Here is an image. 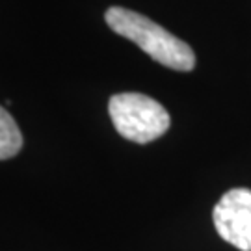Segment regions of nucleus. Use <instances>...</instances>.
<instances>
[{"label":"nucleus","mask_w":251,"mask_h":251,"mask_svg":"<svg viewBox=\"0 0 251 251\" xmlns=\"http://www.w3.org/2000/svg\"><path fill=\"white\" fill-rule=\"evenodd\" d=\"M104 21L117 36L136 43L145 54H149L154 62L164 67L175 71H192L196 67V54L192 47L142 13L112 6L106 9Z\"/></svg>","instance_id":"f257e3e1"},{"label":"nucleus","mask_w":251,"mask_h":251,"mask_svg":"<svg viewBox=\"0 0 251 251\" xmlns=\"http://www.w3.org/2000/svg\"><path fill=\"white\" fill-rule=\"evenodd\" d=\"M108 112L116 130L125 140L149 144L168 132L170 114L158 100L144 93H117L110 97Z\"/></svg>","instance_id":"f03ea898"},{"label":"nucleus","mask_w":251,"mask_h":251,"mask_svg":"<svg viewBox=\"0 0 251 251\" xmlns=\"http://www.w3.org/2000/svg\"><path fill=\"white\" fill-rule=\"evenodd\" d=\"M218 234L240 251H251V190L233 188L224 194L212 212Z\"/></svg>","instance_id":"7ed1b4c3"},{"label":"nucleus","mask_w":251,"mask_h":251,"mask_svg":"<svg viewBox=\"0 0 251 251\" xmlns=\"http://www.w3.org/2000/svg\"><path fill=\"white\" fill-rule=\"evenodd\" d=\"M23 147V134L15 119L6 108L0 106V160L13 158Z\"/></svg>","instance_id":"20e7f679"}]
</instances>
